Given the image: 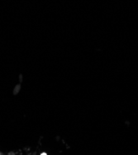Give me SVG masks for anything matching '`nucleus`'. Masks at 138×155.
<instances>
[{
    "label": "nucleus",
    "mask_w": 138,
    "mask_h": 155,
    "mask_svg": "<svg viewBox=\"0 0 138 155\" xmlns=\"http://www.w3.org/2000/svg\"><path fill=\"white\" fill-rule=\"evenodd\" d=\"M42 155H47L46 153H43V154H42Z\"/></svg>",
    "instance_id": "nucleus-1"
}]
</instances>
